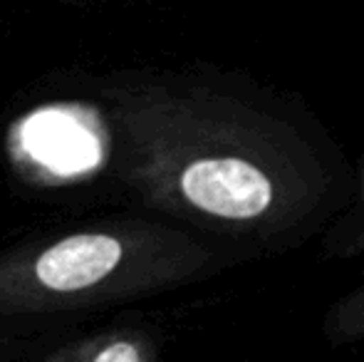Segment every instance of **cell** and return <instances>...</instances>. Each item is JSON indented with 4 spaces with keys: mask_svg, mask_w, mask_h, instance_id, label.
I'll use <instances>...</instances> for the list:
<instances>
[{
    "mask_svg": "<svg viewBox=\"0 0 364 362\" xmlns=\"http://www.w3.org/2000/svg\"><path fill=\"white\" fill-rule=\"evenodd\" d=\"M102 151H114L109 119L102 124L80 105L45 107L13 127L10 134L13 161L53 181L90 171Z\"/></svg>",
    "mask_w": 364,
    "mask_h": 362,
    "instance_id": "3",
    "label": "cell"
},
{
    "mask_svg": "<svg viewBox=\"0 0 364 362\" xmlns=\"http://www.w3.org/2000/svg\"><path fill=\"white\" fill-rule=\"evenodd\" d=\"M28 362H173L164 355L156 330L139 323L112 325L80 335Z\"/></svg>",
    "mask_w": 364,
    "mask_h": 362,
    "instance_id": "4",
    "label": "cell"
},
{
    "mask_svg": "<svg viewBox=\"0 0 364 362\" xmlns=\"http://www.w3.org/2000/svg\"><path fill=\"white\" fill-rule=\"evenodd\" d=\"M117 169L151 208L253 243H283L322 216L335 169L260 100L188 82H136L109 97Z\"/></svg>",
    "mask_w": 364,
    "mask_h": 362,
    "instance_id": "1",
    "label": "cell"
},
{
    "mask_svg": "<svg viewBox=\"0 0 364 362\" xmlns=\"http://www.w3.org/2000/svg\"><path fill=\"white\" fill-rule=\"evenodd\" d=\"M322 338L335 348L364 343V283L330 305L322 318Z\"/></svg>",
    "mask_w": 364,
    "mask_h": 362,
    "instance_id": "5",
    "label": "cell"
},
{
    "mask_svg": "<svg viewBox=\"0 0 364 362\" xmlns=\"http://www.w3.org/2000/svg\"><path fill=\"white\" fill-rule=\"evenodd\" d=\"M218 256L181 228L107 218L0 253V320L102 310L191 285Z\"/></svg>",
    "mask_w": 364,
    "mask_h": 362,
    "instance_id": "2",
    "label": "cell"
}]
</instances>
